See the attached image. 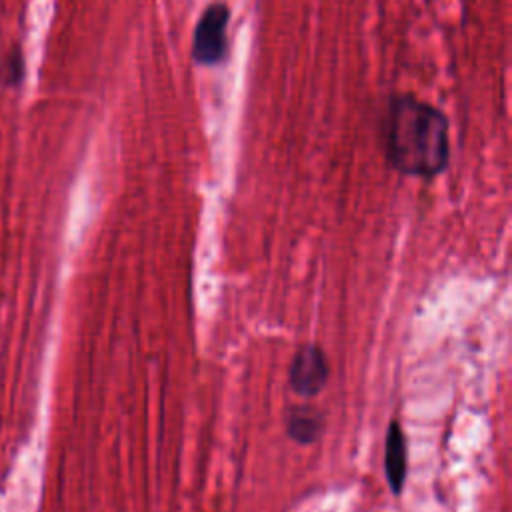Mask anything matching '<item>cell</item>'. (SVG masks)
I'll return each instance as SVG.
<instances>
[{
  "label": "cell",
  "instance_id": "3957f363",
  "mask_svg": "<svg viewBox=\"0 0 512 512\" xmlns=\"http://www.w3.org/2000/svg\"><path fill=\"white\" fill-rule=\"evenodd\" d=\"M330 378V364L324 348L316 342L302 344L288 366V386L302 398L318 396Z\"/></svg>",
  "mask_w": 512,
  "mask_h": 512
},
{
  "label": "cell",
  "instance_id": "277c9868",
  "mask_svg": "<svg viewBox=\"0 0 512 512\" xmlns=\"http://www.w3.org/2000/svg\"><path fill=\"white\" fill-rule=\"evenodd\" d=\"M384 478L394 496H400L408 478V442L398 420L388 424L384 436Z\"/></svg>",
  "mask_w": 512,
  "mask_h": 512
},
{
  "label": "cell",
  "instance_id": "6da1fadb",
  "mask_svg": "<svg viewBox=\"0 0 512 512\" xmlns=\"http://www.w3.org/2000/svg\"><path fill=\"white\" fill-rule=\"evenodd\" d=\"M382 138L386 160L404 176L430 180L448 168V118L414 94H394L388 100Z\"/></svg>",
  "mask_w": 512,
  "mask_h": 512
},
{
  "label": "cell",
  "instance_id": "7a4b0ae2",
  "mask_svg": "<svg viewBox=\"0 0 512 512\" xmlns=\"http://www.w3.org/2000/svg\"><path fill=\"white\" fill-rule=\"evenodd\" d=\"M228 22L230 8L226 2L216 0L202 10L192 36V60L198 66H218L226 60Z\"/></svg>",
  "mask_w": 512,
  "mask_h": 512
},
{
  "label": "cell",
  "instance_id": "8992f818",
  "mask_svg": "<svg viewBox=\"0 0 512 512\" xmlns=\"http://www.w3.org/2000/svg\"><path fill=\"white\" fill-rule=\"evenodd\" d=\"M0 76H2V82L8 88H16V86L22 84V78H24V56H22V50L18 46L10 48L4 54L2 66H0Z\"/></svg>",
  "mask_w": 512,
  "mask_h": 512
},
{
  "label": "cell",
  "instance_id": "5b68a950",
  "mask_svg": "<svg viewBox=\"0 0 512 512\" xmlns=\"http://www.w3.org/2000/svg\"><path fill=\"white\" fill-rule=\"evenodd\" d=\"M322 414L312 406H292L286 416V434L296 444H312L322 434Z\"/></svg>",
  "mask_w": 512,
  "mask_h": 512
}]
</instances>
